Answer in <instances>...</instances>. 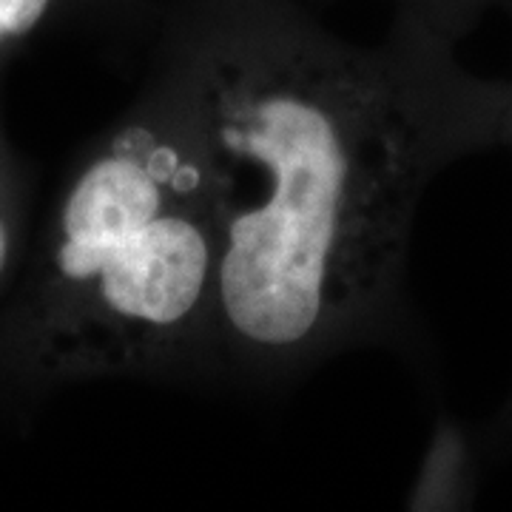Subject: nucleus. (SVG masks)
Instances as JSON below:
<instances>
[{
	"mask_svg": "<svg viewBox=\"0 0 512 512\" xmlns=\"http://www.w3.org/2000/svg\"><path fill=\"white\" fill-rule=\"evenodd\" d=\"M495 436L504 441H510L512 444V399L504 407V413H501V419H498V427H495Z\"/></svg>",
	"mask_w": 512,
	"mask_h": 512,
	"instance_id": "0eeeda50",
	"label": "nucleus"
},
{
	"mask_svg": "<svg viewBox=\"0 0 512 512\" xmlns=\"http://www.w3.org/2000/svg\"><path fill=\"white\" fill-rule=\"evenodd\" d=\"M72 20L117 23L106 0H0V80L37 37Z\"/></svg>",
	"mask_w": 512,
	"mask_h": 512,
	"instance_id": "20e7f679",
	"label": "nucleus"
},
{
	"mask_svg": "<svg viewBox=\"0 0 512 512\" xmlns=\"http://www.w3.org/2000/svg\"><path fill=\"white\" fill-rule=\"evenodd\" d=\"M390 3H393V15L416 20L450 43L467 35L487 9L498 3L512 6V0H390Z\"/></svg>",
	"mask_w": 512,
	"mask_h": 512,
	"instance_id": "39448f33",
	"label": "nucleus"
},
{
	"mask_svg": "<svg viewBox=\"0 0 512 512\" xmlns=\"http://www.w3.org/2000/svg\"><path fill=\"white\" fill-rule=\"evenodd\" d=\"M111 9V15L117 23H143L151 18L154 12V3L151 0H106Z\"/></svg>",
	"mask_w": 512,
	"mask_h": 512,
	"instance_id": "423d86ee",
	"label": "nucleus"
},
{
	"mask_svg": "<svg viewBox=\"0 0 512 512\" xmlns=\"http://www.w3.org/2000/svg\"><path fill=\"white\" fill-rule=\"evenodd\" d=\"M507 143H512V83H510V117H507Z\"/></svg>",
	"mask_w": 512,
	"mask_h": 512,
	"instance_id": "6e6552de",
	"label": "nucleus"
},
{
	"mask_svg": "<svg viewBox=\"0 0 512 512\" xmlns=\"http://www.w3.org/2000/svg\"><path fill=\"white\" fill-rule=\"evenodd\" d=\"M393 15L350 43L299 0H165L148 72L200 148L220 234L222 390L276 396L350 353L419 350L421 200L507 143L510 83Z\"/></svg>",
	"mask_w": 512,
	"mask_h": 512,
	"instance_id": "f257e3e1",
	"label": "nucleus"
},
{
	"mask_svg": "<svg viewBox=\"0 0 512 512\" xmlns=\"http://www.w3.org/2000/svg\"><path fill=\"white\" fill-rule=\"evenodd\" d=\"M35 177L12 146L0 117V305L18 282L20 268L32 245Z\"/></svg>",
	"mask_w": 512,
	"mask_h": 512,
	"instance_id": "7ed1b4c3",
	"label": "nucleus"
},
{
	"mask_svg": "<svg viewBox=\"0 0 512 512\" xmlns=\"http://www.w3.org/2000/svg\"><path fill=\"white\" fill-rule=\"evenodd\" d=\"M94 382L222 390L211 183L151 72L72 160L0 305V427Z\"/></svg>",
	"mask_w": 512,
	"mask_h": 512,
	"instance_id": "f03ea898",
	"label": "nucleus"
}]
</instances>
